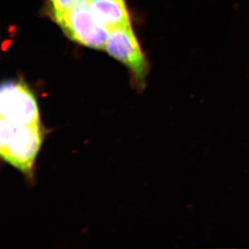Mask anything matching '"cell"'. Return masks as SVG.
I'll return each mask as SVG.
<instances>
[{
	"label": "cell",
	"mask_w": 249,
	"mask_h": 249,
	"mask_svg": "<svg viewBox=\"0 0 249 249\" xmlns=\"http://www.w3.org/2000/svg\"><path fill=\"white\" fill-rule=\"evenodd\" d=\"M105 49L111 56L128 67L139 85H143L148 73V62L131 24L109 31Z\"/></svg>",
	"instance_id": "obj_4"
},
{
	"label": "cell",
	"mask_w": 249,
	"mask_h": 249,
	"mask_svg": "<svg viewBox=\"0 0 249 249\" xmlns=\"http://www.w3.org/2000/svg\"><path fill=\"white\" fill-rule=\"evenodd\" d=\"M44 133L41 124L14 125L0 121L1 158L29 178L38 155Z\"/></svg>",
	"instance_id": "obj_1"
},
{
	"label": "cell",
	"mask_w": 249,
	"mask_h": 249,
	"mask_svg": "<svg viewBox=\"0 0 249 249\" xmlns=\"http://www.w3.org/2000/svg\"><path fill=\"white\" fill-rule=\"evenodd\" d=\"M55 21L71 40L90 48L105 49L109 31L93 19L89 0H80Z\"/></svg>",
	"instance_id": "obj_3"
},
{
	"label": "cell",
	"mask_w": 249,
	"mask_h": 249,
	"mask_svg": "<svg viewBox=\"0 0 249 249\" xmlns=\"http://www.w3.org/2000/svg\"><path fill=\"white\" fill-rule=\"evenodd\" d=\"M49 2L51 14L54 19H56L62 14L70 11L73 6H76L80 0H47Z\"/></svg>",
	"instance_id": "obj_6"
},
{
	"label": "cell",
	"mask_w": 249,
	"mask_h": 249,
	"mask_svg": "<svg viewBox=\"0 0 249 249\" xmlns=\"http://www.w3.org/2000/svg\"><path fill=\"white\" fill-rule=\"evenodd\" d=\"M89 8L96 22L109 31L131 24L124 0H89Z\"/></svg>",
	"instance_id": "obj_5"
},
{
	"label": "cell",
	"mask_w": 249,
	"mask_h": 249,
	"mask_svg": "<svg viewBox=\"0 0 249 249\" xmlns=\"http://www.w3.org/2000/svg\"><path fill=\"white\" fill-rule=\"evenodd\" d=\"M0 112L1 120L14 125L40 124L35 96L21 80H6L1 84Z\"/></svg>",
	"instance_id": "obj_2"
}]
</instances>
